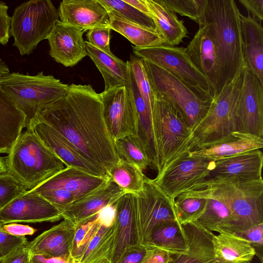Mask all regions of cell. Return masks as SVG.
I'll list each match as a JSON object with an SVG mask.
<instances>
[{
  "instance_id": "cell-1",
  "label": "cell",
  "mask_w": 263,
  "mask_h": 263,
  "mask_svg": "<svg viewBox=\"0 0 263 263\" xmlns=\"http://www.w3.org/2000/svg\"><path fill=\"white\" fill-rule=\"evenodd\" d=\"M36 118L58 132L107 174L119 159L103 119L99 93L90 85H69L66 95L46 106Z\"/></svg>"
},
{
  "instance_id": "cell-2",
  "label": "cell",
  "mask_w": 263,
  "mask_h": 263,
  "mask_svg": "<svg viewBox=\"0 0 263 263\" xmlns=\"http://www.w3.org/2000/svg\"><path fill=\"white\" fill-rule=\"evenodd\" d=\"M240 14L234 0H207L204 24L210 25L217 49L220 68L218 95L245 66Z\"/></svg>"
},
{
  "instance_id": "cell-3",
  "label": "cell",
  "mask_w": 263,
  "mask_h": 263,
  "mask_svg": "<svg viewBox=\"0 0 263 263\" xmlns=\"http://www.w3.org/2000/svg\"><path fill=\"white\" fill-rule=\"evenodd\" d=\"M5 163L7 171L27 190L34 188L66 167L31 126L27 127L16 140Z\"/></svg>"
},
{
  "instance_id": "cell-4",
  "label": "cell",
  "mask_w": 263,
  "mask_h": 263,
  "mask_svg": "<svg viewBox=\"0 0 263 263\" xmlns=\"http://www.w3.org/2000/svg\"><path fill=\"white\" fill-rule=\"evenodd\" d=\"M0 87L26 117V128L48 105L64 97L69 85L43 71L31 76L11 72L0 77Z\"/></svg>"
},
{
  "instance_id": "cell-5",
  "label": "cell",
  "mask_w": 263,
  "mask_h": 263,
  "mask_svg": "<svg viewBox=\"0 0 263 263\" xmlns=\"http://www.w3.org/2000/svg\"><path fill=\"white\" fill-rule=\"evenodd\" d=\"M142 60L153 92L170 101L192 130L208 113L213 99L168 71Z\"/></svg>"
},
{
  "instance_id": "cell-6",
  "label": "cell",
  "mask_w": 263,
  "mask_h": 263,
  "mask_svg": "<svg viewBox=\"0 0 263 263\" xmlns=\"http://www.w3.org/2000/svg\"><path fill=\"white\" fill-rule=\"evenodd\" d=\"M58 10L50 0H31L17 6L11 17L13 46L22 55H29L47 39L59 20Z\"/></svg>"
},
{
  "instance_id": "cell-7",
  "label": "cell",
  "mask_w": 263,
  "mask_h": 263,
  "mask_svg": "<svg viewBox=\"0 0 263 263\" xmlns=\"http://www.w3.org/2000/svg\"><path fill=\"white\" fill-rule=\"evenodd\" d=\"M230 210L234 232L263 223V180L214 178L206 180ZM234 233V232H233Z\"/></svg>"
},
{
  "instance_id": "cell-8",
  "label": "cell",
  "mask_w": 263,
  "mask_h": 263,
  "mask_svg": "<svg viewBox=\"0 0 263 263\" xmlns=\"http://www.w3.org/2000/svg\"><path fill=\"white\" fill-rule=\"evenodd\" d=\"M153 93L152 121L158 173L177 155L185 151L192 128L170 101Z\"/></svg>"
},
{
  "instance_id": "cell-9",
  "label": "cell",
  "mask_w": 263,
  "mask_h": 263,
  "mask_svg": "<svg viewBox=\"0 0 263 263\" xmlns=\"http://www.w3.org/2000/svg\"><path fill=\"white\" fill-rule=\"evenodd\" d=\"M238 77L226 85L213 99L208 113L192 129L185 151H190L199 145L220 140L238 132L236 105L239 92Z\"/></svg>"
},
{
  "instance_id": "cell-10",
  "label": "cell",
  "mask_w": 263,
  "mask_h": 263,
  "mask_svg": "<svg viewBox=\"0 0 263 263\" xmlns=\"http://www.w3.org/2000/svg\"><path fill=\"white\" fill-rule=\"evenodd\" d=\"M132 48L136 57L168 71L213 99L214 90L212 86L192 63L186 48L165 44L145 48L132 46Z\"/></svg>"
},
{
  "instance_id": "cell-11",
  "label": "cell",
  "mask_w": 263,
  "mask_h": 263,
  "mask_svg": "<svg viewBox=\"0 0 263 263\" xmlns=\"http://www.w3.org/2000/svg\"><path fill=\"white\" fill-rule=\"evenodd\" d=\"M214 164V160L190 157L184 151L166 164L153 181L173 202L180 193L205 181Z\"/></svg>"
},
{
  "instance_id": "cell-12",
  "label": "cell",
  "mask_w": 263,
  "mask_h": 263,
  "mask_svg": "<svg viewBox=\"0 0 263 263\" xmlns=\"http://www.w3.org/2000/svg\"><path fill=\"white\" fill-rule=\"evenodd\" d=\"M238 132L263 138V85L246 66L238 77Z\"/></svg>"
},
{
  "instance_id": "cell-13",
  "label": "cell",
  "mask_w": 263,
  "mask_h": 263,
  "mask_svg": "<svg viewBox=\"0 0 263 263\" xmlns=\"http://www.w3.org/2000/svg\"><path fill=\"white\" fill-rule=\"evenodd\" d=\"M137 221L140 243L145 246L153 230L160 223L177 220L173 202L145 176L143 189L137 195Z\"/></svg>"
},
{
  "instance_id": "cell-14",
  "label": "cell",
  "mask_w": 263,
  "mask_h": 263,
  "mask_svg": "<svg viewBox=\"0 0 263 263\" xmlns=\"http://www.w3.org/2000/svg\"><path fill=\"white\" fill-rule=\"evenodd\" d=\"M99 95L103 119L113 141L129 135L136 136V110L130 86L103 91Z\"/></svg>"
},
{
  "instance_id": "cell-15",
  "label": "cell",
  "mask_w": 263,
  "mask_h": 263,
  "mask_svg": "<svg viewBox=\"0 0 263 263\" xmlns=\"http://www.w3.org/2000/svg\"><path fill=\"white\" fill-rule=\"evenodd\" d=\"M61 218V212L32 190L16 197L0 211V221L3 224L55 222Z\"/></svg>"
},
{
  "instance_id": "cell-16",
  "label": "cell",
  "mask_w": 263,
  "mask_h": 263,
  "mask_svg": "<svg viewBox=\"0 0 263 263\" xmlns=\"http://www.w3.org/2000/svg\"><path fill=\"white\" fill-rule=\"evenodd\" d=\"M114 245L109 263H118L130 247L140 243L137 221V196L125 193L115 202Z\"/></svg>"
},
{
  "instance_id": "cell-17",
  "label": "cell",
  "mask_w": 263,
  "mask_h": 263,
  "mask_svg": "<svg viewBox=\"0 0 263 263\" xmlns=\"http://www.w3.org/2000/svg\"><path fill=\"white\" fill-rule=\"evenodd\" d=\"M186 49L192 63L212 86L215 98L218 95L220 68L215 40L208 23L199 26Z\"/></svg>"
},
{
  "instance_id": "cell-18",
  "label": "cell",
  "mask_w": 263,
  "mask_h": 263,
  "mask_svg": "<svg viewBox=\"0 0 263 263\" xmlns=\"http://www.w3.org/2000/svg\"><path fill=\"white\" fill-rule=\"evenodd\" d=\"M85 32L78 27L58 21L47 39L50 55L65 67L77 64L87 55L83 37Z\"/></svg>"
},
{
  "instance_id": "cell-19",
  "label": "cell",
  "mask_w": 263,
  "mask_h": 263,
  "mask_svg": "<svg viewBox=\"0 0 263 263\" xmlns=\"http://www.w3.org/2000/svg\"><path fill=\"white\" fill-rule=\"evenodd\" d=\"M125 191L111 178L104 186L76 201L62 212V217L76 227L95 218L104 207L112 205Z\"/></svg>"
},
{
  "instance_id": "cell-20",
  "label": "cell",
  "mask_w": 263,
  "mask_h": 263,
  "mask_svg": "<svg viewBox=\"0 0 263 263\" xmlns=\"http://www.w3.org/2000/svg\"><path fill=\"white\" fill-rule=\"evenodd\" d=\"M30 126L66 167H73L96 176L108 175L87 160L64 137L47 123L36 118Z\"/></svg>"
},
{
  "instance_id": "cell-21",
  "label": "cell",
  "mask_w": 263,
  "mask_h": 263,
  "mask_svg": "<svg viewBox=\"0 0 263 263\" xmlns=\"http://www.w3.org/2000/svg\"><path fill=\"white\" fill-rule=\"evenodd\" d=\"M60 21L85 32L109 27V14L99 0H63L58 10Z\"/></svg>"
},
{
  "instance_id": "cell-22",
  "label": "cell",
  "mask_w": 263,
  "mask_h": 263,
  "mask_svg": "<svg viewBox=\"0 0 263 263\" xmlns=\"http://www.w3.org/2000/svg\"><path fill=\"white\" fill-rule=\"evenodd\" d=\"M110 179L109 175L96 176L73 167H66L31 190L38 192L63 189L73 194L78 200L99 190Z\"/></svg>"
},
{
  "instance_id": "cell-23",
  "label": "cell",
  "mask_w": 263,
  "mask_h": 263,
  "mask_svg": "<svg viewBox=\"0 0 263 263\" xmlns=\"http://www.w3.org/2000/svg\"><path fill=\"white\" fill-rule=\"evenodd\" d=\"M214 161V167L206 180L221 178L256 180L262 179L261 149H253Z\"/></svg>"
},
{
  "instance_id": "cell-24",
  "label": "cell",
  "mask_w": 263,
  "mask_h": 263,
  "mask_svg": "<svg viewBox=\"0 0 263 263\" xmlns=\"http://www.w3.org/2000/svg\"><path fill=\"white\" fill-rule=\"evenodd\" d=\"M262 147L263 138L235 132L220 140L199 145L188 151V154L192 157L215 161Z\"/></svg>"
},
{
  "instance_id": "cell-25",
  "label": "cell",
  "mask_w": 263,
  "mask_h": 263,
  "mask_svg": "<svg viewBox=\"0 0 263 263\" xmlns=\"http://www.w3.org/2000/svg\"><path fill=\"white\" fill-rule=\"evenodd\" d=\"M75 226L68 220L44 231L33 240L28 242L31 254L46 257H68L74 236Z\"/></svg>"
},
{
  "instance_id": "cell-26",
  "label": "cell",
  "mask_w": 263,
  "mask_h": 263,
  "mask_svg": "<svg viewBox=\"0 0 263 263\" xmlns=\"http://www.w3.org/2000/svg\"><path fill=\"white\" fill-rule=\"evenodd\" d=\"M240 19L245 66L263 85V28L249 13L248 16L240 13Z\"/></svg>"
},
{
  "instance_id": "cell-27",
  "label": "cell",
  "mask_w": 263,
  "mask_h": 263,
  "mask_svg": "<svg viewBox=\"0 0 263 263\" xmlns=\"http://www.w3.org/2000/svg\"><path fill=\"white\" fill-rule=\"evenodd\" d=\"M188 248L185 254L172 255L169 263H215L214 234L194 222L182 224Z\"/></svg>"
},
{
  "instance_id": "cell-28",
  "label": "cell",
  "mask_w": 263,
  "mask_h": 263,
  "mask_svg": "<svg viewBox=\"0 0 263 263\" xmlns=\"http://www.w3.org/2000/svg\"><path fill=\"white\" fill-rule=\"evenodd\" d=\"M86 54L93 62L104 79L105 88L107 91L115 88L130 84V65L117 57H112L85 41Z\"/></svg>"
},
{
  "instance_id": "cell-29",
  "label": "cell",
  "mask_w": 263,
  "mask_h": 263,
  "mask_svg": "<svg viewBox=\"0 0 263 263\" xmlns=\"http://www.w3.org/2000/svg\"><path fill=\"white\" fill-rule=\"evenodd\" d=\"M26 128V117L0 87V154H8Z\"/></svg>"
},
{
  "instance_id": "cell-30",
  "label": "cell",
  "mask_w": 263,
  "mask_h": 263,
  "mask_svg": "<svg viewBox=\"0 0 263 263\" xmlns=\"http://www.w3.org/2000/svg\"><path fill=\"white\" fill-rule=\"evenodd\" d=\"M205 181L209 186L206 206L194 222L212 232H234L235 221L230 210L214 188Z\"/></svg>"
},
{
  "instance_id": "cell-31",
  "label": "cell",
  "mask_w": 263,
  "mask_h": 263,
  "mask_svg": "<svg viewBox=\"0 0 263 263\" xmlns=\"http://www.w3.org/2000/svg\"><path fill=\"white\" fill-rule=\"evenodd\" d=\"M212 242L215 263L250 262L256 253L253 246L233 233L214 234Z\"/></svg>"
},
{
  "instance_id": "cell-32",
  "label": "cell",
  "mask_w": 263,
  "mask_h": 263,
  "mask_svg": "<svg viewBox=\"0 0 263 263\" xmlns=\"http://www.w3.org/2000/svg\"><path fill=\"white\" fill-rule=\"evenodd\" d=\"M209 186L204 181L178 194L173 204L176 218L181 224L194 222L204 212L208 201Z\"/></svg>"
},
{
  "instance_id": "cell-33",
  "label": "cell",
  "mask_w": 263,
  "mask_h": 263,
  "mask_svg": "<svg viewBox=\"0 0 263 263\" xmlns=\"http://www.w3.org/2000/svg\"><path fill=\"white\" fill-rule=\"evenodd\" d=\"M145 246L157 248L174 255L185 254L188 248L183 230L177 220H168L158 224L151 232Z\"/></svg>"
},
{
  "instance_id": "cell-34",
  "label": "cell",
  "mask_w": 263,
  "mask_h": 263,
  "mask_svg": "<svg viewBox=\"0 0 263 263\" xmlns=\"http://www.w3.org/2000/svg\"><path fill=\"white\" fill-rule=\"evenodd\" d=\"M152 13L156 29L165 41V44L175 46L186 37L187 31L182 20L158 0H145Z\"/></svg>"
},
{
  "instance_id": "cell-35",
  "label": "cell",
  "mask_w": 263,
  "mask_h": 263,
  "mask_svg": "<svg viewBox=\"0 0 263 263\" xmlns=\"http://www.w3.org/2000/svg\"><path fill=\"white\" fill-rule=\"evenodd\" d=\"M108 12L110 29L124 36L134 46L145 48L165 44L164 40L157 30L132 23L115 12Z\"/></svg>"
},
{
  "instance_id": "cell-36",
  "label": "cell",
  "mask_w": 263,
  "mask_h": 263,
  "mask_svg": "<svg viewBox=\"0 0 263 263\" xmlns=\"http://www.w3.org/2000/svg\"><path fill=\"white\" fill-rule=\"evenodd\" d=\"M115 236L114 222L110 227L101 225L79 258L78 263H93L103 259L110 260Z\"/></svg>"
},
{
  "instance_id": "cell-37",
  "label": "cell",
  "mask_w": 263,
  "mask_h": 263,
  "mask_svg": "<svg viewBox=\"0 0 263 263\" xmlns=\"http://www.w3.org/2000/svg\"><path fill=\"white\" fill-rule=\"evenodd\" d=\"M107 174L125 193L137 195L143 189L145 175L139 167L132 163L119 159Z\"/></svg>"
},
{
  "instance_id": "cell-38",
  "label": "cell",
  "mask_w": 263,
  "mask_h": 263,
  "mask_svg": "<svg viewBox=\"0 0 263 263\" xmlns=\"http://www.w3.org/2000/svg\"><path fill=\"white\" fill-rule=\"evenodd\" d=\"M114 145L119 159L132 163L142 171L149 166L151 162L138 138L129 135L115 140Z\"/></svg>"
},
{
  "instance_id": "cell-39",
  "label": "cell",
  "mask_w": 263,
  "mask_h": 263,
  "mask_svg": "<svg viewBox=\"0 0 263 263\" xmlns=\"http://www.w3.org/2000/svg\"><path fill=\"white\" fill-rule=\"evenodd\" d=\"M99 1L108 12H115L128 21L143 27L157 31L154 21L151 17L138 10L124 1L99 0Z\"/></svg>"
},
{
  "instance_id": "cell-40",
  "label": "cell",
  "mask_w": 263,
  "mask_h": 263,
  "mask_svg": "<svg viewBox=\"0 0 263 263\" xmlns=\"http://www.w3.org/2000/svg\"><path fill=\"white\" fill-rule=\"evenodd\" d=\"M170 11L185 16L204 25V15L207 0H158Z\"/></svg>"
},
{
  "instance_id": "cell-41",
  "label": "cell",
  "mask_w": 263,
  "mask_h": 263,
  "mask_svg": "<svg viewBox=\"0 0 263 263\" xmlns=\"http://www.w3.org/2000/svg\"><path fill=\"white\" fill-rule=\"evenodd\" d=\"M129 61L134 80L141 96L147 107L152 110L154 93L143 60L131 54Z\"/></svg>"
},
{
  "instance_id": "cell-42",
  "label": "cell",
  "mask_w": 263,
  "mask_h": 263,
  "mask_svg": "<svg viewBox=\"0 0 263 263\" xmlns=\"http://www.w3.org/2000/svg\"><path fill=\"white\" fill-rule=\"evenodd\" d=\"M101 224L97 216L93 219L76 227L71 249V256L78 261Z\"/></svg>"
},
{
  "instance_id": "cell-43",
  "label": "cell",
  "mask_w": 263,
  "mask_h": 263,
  "mask_svg": "<svg viewBox=\"0 0 263 263\" xmlns=\"http://www.w3.org/2000/svg\"><path fill=\"white\" fill-rule=\"evenodd\" d=\"M27 191L7 170L0 173V211Z\"/></svg>"
},
{
  "instance_id": "cell-44",
  "label": "cell",
  "mask_w": 263,
  "mask_h": 263,
  "mask_svg": "<svg viewBox=\"0 0 263 263\" xmlns=\"http://www.w3.org/2000/svg\"><path fill=\"white\" fill-rule=\"evenodd\" d=\"M36 192L52 204L61 213L77 200L73 194L63 189H51Z\"/></svg>"
},
{
  "instance_id": "cell-45",
  "label": "cell",
  "mask_w": 263,
  "mask_h": 263,
  "mask_svg": "<svg viewBox=\"0 0 263 263\" xmlns=\"http://www.w3.org/2000/svg\"><path fill=\"white\" fill-rule=\"evenodd\" d=\"M110 29L109 27H101L90 29L86 33L87 42L93 47L109 55L116 56L110 48Z\"/></svg>"
},
{
  "instance_id": "cell-46",
  "label": "cell",
  "mask_w": 263,
  "mask_h": 263,
  "mask_svg": "<svg viewBox=\"0 0 263 263\" xmlns=\"http://www.w3.org/2000/svg\"><path fill=\"white\" fill-rule=\"evenodd\" d=\"M27 242L25 237L12 236L0 230V258Z\"/></svg>"
},
{
  "instance_id": "cell-47",
  "label": "cell",
  "mask_w": 263,
  "mask_h": 263,
  "mask_svg": "<svg viewBox=\"0 0 263 263\" xmlns=\"http://www.w3.org/2000/svg\"><path fill=\"white\" fill-rule=\"evenodd\" d=\"M233 233L246 240L252 246L260 247L263 245V223L255 225L246 230Z\"/></svg>"
},
{
  "instance_id": "cell-48",
  "label": "cell",
  "mask_w": 263,
  "mask_h": 263,
  "mask_svg": "<svg viewBox=\"0 0 263 263\" xmlns=\"http://www.w3.org/2000/svg\"><path fill=\"white\" fill-rule=\"evenodd\" d=\"M30 255L27 241L2 258L0 263H29Z\"/></svg>"
},
{
  "instance_id": "cell-49",
  "label": "cell",
  "mask_w": 263,
  "mask_h": 263,
  "mask_svg": "<svg viewBox=\"0 0 263 263\" xmlns=\"http://www.w3.org/2000/svg\"><path fill=\"white\" fill-rule=\"evenodd\" d=\"M8 7L0 1V44L6 45L11 36L10 29L11 17L8 13Z\"/></svg>"
},
{
  "instance_id": "cell-50",
  "label": "cell",
  "mask_w": 263,
  "mask_h": 263,
  "mask_svg": "<svg viewBox=\"0 0 263 263\" xmlns=\"http://www.w3.org/2000/svg\"><path fill=\"white\" fill-rule=\"evenodd\" d=\"M147 248L141 244L129 247L118 263H142Z\"/></svg>"
},
{
  "instance_id": "cell-51",
  "label": "cell",
  "mask_w": 263,
  "mask_h": 263,
  "mask_svg": "<svg viewBox=\"0 0 263 263\" xmlns=\"http://www.w3.org/2000/svg\"><path fill=\"white\" fill-rule=\"evenodd\" d=\"M0 230L10 235L17 237L32 235L36 231L35 229L28 225L18 224L16 222L4 224Z\"/></svg>"
},
{
  "instance_id": "cell-52",
  "label": "cell",
  "mask_w": 263,
  "mask_h": 263,
  "mask_svg": "<svg viewBox=\"0 0 263 263\" xmlns=\"http://www.w3.org/2000/svg\"><path fill=\"white\" fill-rule=\"evenodd\" d=\"M172 255L157 248H147L142 263H169Z\"/></svg>"
},
{
  "instance_id": "cell-53",
  "label": "cell",
  "mask_w": 263,
  "mask_h": 263,
  "mask_svg": "<svg viewBox=\"0 0 263 263\" xmlns=\"http://www.w3.org/2000/svg\"><path fill=\"white\" fill-rule=\"evenodd\" d=\"M251 16L260 23L263 20V0H239Z\"/></svg>"
},
{
  "instance_id": "cell-54",
  "label": "cell",
  "mask_w": 263,
  "mask_h": 263,
  "mask_svg": "<svg viewBox=\"0 0 263 263\" xmlns=\"http://www.w3.org/2000/svg\"><path fill=\"white\" fill-rule=\"evenodd\" d=\"M29 263H78L72 256L68 257H46L41 255L31 254Z\"/></svg>"
},
{
  "instance_id": "cell-55",
  "label": "cell",
  "mask_w": 263,
  "mask_h": 263,
  "mask_svg": "<svg viewBox=\"0 0 263 263\" xmlns=\"http://www.w3.org/2000/svg\"><path fill=\"white\" fill-rule=\"evenodd\" d=\"M97 217L101 225L110 227L113 224L115 218L114 204L103 208L97 215Z\"/></svg>"
},
{
  "instance_id": "cell-56",
  "label": "cell",
  "mask_w": 263,
  "mask_h": 263,
  "mask_svg": "<svg viewBox=\"0 0 263 263\" xmlns=\"http://www.w3.org/2000/svg\"><path fill=\"white\" fill-rule=\"evenodd\" d=\"M124 1L138 10L152 17V13L146 4L145 0H125Z\"/></svg>"
},
{
  "instance_id": "cell-57",
  "label": "cell",
  "mask_w": 263,
  "mask_h": 263,
  "mask_svg": "<svg viewBox=\"0 0 263 263\" xmlns=\"http://www.w3.org/2000/svg\"><path fill=\"white\" fill-rule=\"evenodd\" d=\"M10 73L8 65L0 58V77Z\"/></svg>"
},
{
  "instance_id": "cell-58",
  "label": "cell",
  "mask_w": 263,
  "mask_h": 263,
  "mask_svg": "<svg viewBox=\"0 0 263 263\" xmlns=\"http://www.w3.org/2000/svg\"><path fill=\"white\" fill-rule=\"evenodd\" d=\"M7 171V167L5 162L0 158V173Z\"/></svg>"
},
{
  "instance_id": "cell-59",
  "label": "cell",
  "mask_w": 263,
  "mask_h": 263,
  "mask_svg": "<svg viewBox=\"0 0 263 263\" xmlns=\"http://www.w3.org/2000/svg\"><path fill=\"white\" fill-rule=\"evenodd\" d=\"M93 263H109V261L107 259H103L98 261L95 262Z\"/></svg>"
},
{
  "instance_id": "cell-60",
  "label": "cell",
  "mask_w": 263,
  "mask_h": 263,
  "mask_svg": "<svg viewBox=\"0 0 263 263\" xmlns=\"http://www.w3.org/2000/svg\"><path fill=\"white\" fill-rule=\"evenodd\" d=\"M3 224L0 221V230L2 228V227L3 226Z\"/></svg>"
},
{
  "instance_id": "cell-61",
  "label": "cell",
  "mask_w": 263,
  "mask_h": 263,
  "mask_svg": "<svg viewBox=\"0 0 263 263\" xmlns=\"http://www.w3.org/2000/svg\"><path fill=\"white\" fill-rule=\"evenodd\" d=\"M243 263H250V262H243Z\"/></svg>"
},
{
  "instance_id": "cell-62",
  "label": "cell",
  "mask_w": 263,
  "mask_h": 263,
  "mask_svg": "<svg viewBox=\"0 0 263 263\" xmlns=\"http://www.w3.org/2000/svg\"><path fill=\"white\" fill-rule=\"evenodd\" d=\"M1 259H2V258H0V261H1Z\"/></svg>"
}]
</instances>
